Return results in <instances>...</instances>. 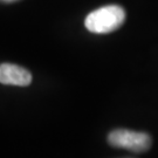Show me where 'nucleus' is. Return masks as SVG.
Returning a JSON list of instances; mask_svg holds the SVG:
<instances>
[{"instance_id": "nucleus-1", "label": "nucleus", "mask_w": 158, "mask_h": 158, "mask_svg": "<svg viewBox=\"0 0 158 158\" xmlns=\"http://www.w3.org/2000/svg\"><path fill=\"white\" fill-rule=\"evenodd\" d=\"M125 20V12L118 5L100 7L89 13L85 20V26L91 33L106 34L118 29Z\"/></svg>"}, {"instance_id": "nucleus-2", "label": "nucleus", "mask_w": 158, "mask_h": 158, "mask_svg": "<svg viewBox=\"0 0 158 158\" xmlns=\"http://www.w3.org/2000/svg\"><path fill=\"white\" fill-rule=\"evenodd\" d=\"M108 143L114 148L127 149L132 152H145L151 148V137L141 131L116 129L108 135Z\"/></svg>"}, {"instance_id": "nucleus-3", "label": "nucleus", "mask_w": 158, "mask_h": 158, "mask_svg": "<svg viewBox=\"0 0 158 158\" xmlns=\"http://www.w3.org/2000/svg\"><path fill=\"white\" fill-rule=\"evenodd\" d=\"M32 82V74L27 69L13 63L0 64V83L27 87Z\"/></svg>"}, {"instance_id": "nucleus-4", "label": "nucleus", "mask_w": 158, "mask_h": 158, "mask_svg": "<svg viewBox=\"0 0 158 158\" xmlns=\"http://www.w3.org/2000/svg\"><path fill=\"white\" fill-rule=\"evenodd\" d=\"M0 1H1V2H7V4H8V2H14V1H18V0H0Z\"/></svg>"}]
</instances>
